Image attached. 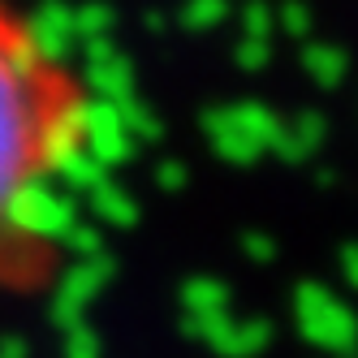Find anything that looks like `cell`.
Here are the masks:
<instances>
[{"label": "cell", "mask_w": 358, "mask_h": 358, "mask_svg": "<svg viewBox=\"0 0 358 358\" xmlns=\"http://www.w3.org/2000/svg\"><path fill=\"white\" fill-rule=\"evenodd\" d=\"M95 87L17 0H0V302L61 289V186L95 147Z\"/></svg>", "instance_id": "cell-1"}]
</instances>
